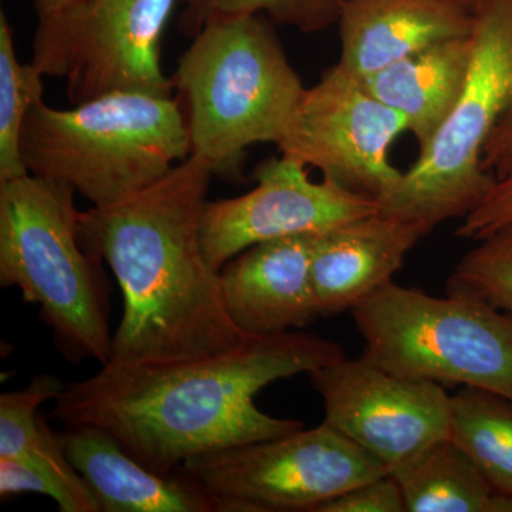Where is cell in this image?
<instances>
[{"instance_id":"obj_1","label":"cell","mask_w":512,"mask_h":512,"mask_svg":"<svg viewBox=\"0 0 512 512\" xmlns=\"http://www.w3.org/2000/svg\"><path fill=\"white\" fill-rule=\"evenodd\" d=\"M343 357L339 343L292 330L184 362L110 360L64 387L50 417L64 427H100L143 466L171 476L192 457L303 429L301 421L259 410L256 394Z\"/></svg>"},{"instance_id":"obj_2","label":"cell","mask_w":512,"mask_h":512,"mask_svg":"<svg viewBox=\"0 0 512 512\" xmlns=\"http://www.w3.org/2000/svg\"><path fill=\"white\" fill-rule=\"evenodd\" d=\"M212 175L191 154L127 200L80 211L83 247L109 264L123 293L111 360L165 365L220 355L249 339L229 316L220 272L202 248Z\"/></svg>"},{"instance_id":"obj_3","label":"cell","mask_w":512,"mask_h":512,"mask_svg":"<svg viewBox=\"0 0 512 512\" xmlns=\"http://www.w3.org/2000/svg\"><path fill=\"white\" fill-rule=\"evenodd\" d=\"M264 15L217 20L191 39L171 79L191 154L241 177L247 148L284 138L306 87Z\"/></svg>"},{"instance_id":"obj_4","label":"cell","mask_w":512,"mask_h":512,"mask_svg":"<svg viewBox=\"0 0 512 512\" xmlns=\"http://www.w3.org/2000/svg\"><path fill=\"white\" fill-rule=\"evenodd\" d=\"M20 153L29 174L69 185L101 208L157 183L191 156V143L174 96L120 92L72 109L36 104Z\"/></svg>"},{"instance_id":"obj_5","label":"cell","mask_w":512,"mask_h":512,"mask_svg":"<svg viewBox=\"0 0 512 512\" xmlns=\"http://www.w3.org/2000/svg\"><path fill=\"white\" fill-rule=\"evenodd\" d=\"M76 191L26 174L0 183V285L19 288L72 362L113 359L103 261L83 247Z\"/></svg>"},{"instance_id":"obj_6","label":"cell","mask_w":512,"mask_h":512,"mask_svg":"<svg viewBox=\"0 0 512 512\" xmlns=\"http://www.w3.org/2000/svg\"><path fill=\"white\" fill-rule=\"evenodd\" d=\"M473 15V52L456 107L399 184L377 200L380 214L413 222L427 235L467 217L491 190L484 147L512 110V0H484Z\"/></svg>"},{"instance_id":"obj_7","label":"cell","mask_w":512,"mask_h":512,"mask_svg":"<svg viewBox=\"0 0 512 512\" xmlns=\"http://www.w3.org/2000/svg\"><path fill=\"white\" fill-rule=\"evenodd\" d=\"M352 316L365 339L362 356L387 372L512 400V316L490 303L390 282Z\"/></svg>"},{"instance_id":"obj_8","label":"cell","mask_w":512,"mask_h":512,"mask_svg":"<svg viewBox=\"0 0 512 512\" xmlns=\"http://www.w3.org/2000/svg\"><path fill=\"white\" fill-rule=\"evenodd\" d=\"M177 0H69L37 16L33 66L63 79L72 106L111 93L173 97L161 39Z\"/></svg>"},{"instance_id":"obj_9","label":"cell","mask_w":512,"mask_h":512,"mask_svg":"<svg viewBox=\"0 0 512 512\" xmlns=\"http://www.w3.org/2000/svg\"><path fill=\"white\" fill-rule=\"evenodd\" d=\"M180 471L217 500L220 512H316L357 485L389 474L326 421L192 457Z\"/></svg>"},{"instance_id":"obj_10","label":"cell","mask_w":512,"mask_h":512,"mask_svg":"<svg viewBox=\"0 0 512 512\" xmlns=\"http://www.w3.org/2000/svg\"><path fill=\"white\" fill-rule=\"evenodd\" d=\"M404 131L403 114L336 64L305 90L276 147L281 156L318 168L325 180L377 201L402 178L389 151Z\"/></svg>"},{"instance_id":"obj_11","label":"cell","mask_w":512,"mask_h":512,"mask_svg":"<svg viewBox=\"0 0 512 512\" xmlns=\"http://www.w3.org/2000/svg\"><path fill=\"white\" fill-rule=\"evenodd\" d=\"M326 423L393 470L450 434L451 396L439 383L393 375L360 356L309 373Z\"/></svg>"},{"instance_id":"obj_12","label":"cell","mask_w":512,"mask_h":512,"mask_svg":"<svg viewBox=\"0 0 512 512\" xmlns=\"http://www.w3.org/2000/svg\"><path fill=\"white\" fill-rule=\"evenodd\" d=\"M254 178L256 187L247 194L205 205L202 248L215 271L259 242L322 234L379 212L373 198L325 178L313 183L305 165L292 158H269L256 167Z\"/></svg>"},{"instance_id":"obj_13","label":"cell","mask_w":512,"mask_h":512,"mask_svg":"<svg viewBox=\"0 0 512 512\" xmlns=\"http://www.w3.org/2000/svg\"><path fill=\"white\" fill-rule=\"evenodd\" d=\"M318 235L259 242L222 266L225 306L249 338L301 330L319 318L312 284Z\"/></svg>"},{"instance_id":"obj_14","label":"cell","mask_w":512,"mask_h":512,"mask_svg":"<svg viewBox=\"0 0 512 512\" xmlns=\"http://www.w3.org/2000/svg\"><path fill=\"white\" fill-rule=\"evenodd\" d=\"M339 67L363 80L437 43L468 37L473 12L451 0H343Z\"/></svg>"},{"instance_id":"obj_15","label":"cell","mask_w":512,"mask_h":512,"mask_svg":"<svg viewBox=\"0 0 512 512\" xmlns=\"http://www.w3.org/2000/svg\"><path fill=\"white\" fill-rule=\"evenodd\" d=\"M426 231L389 215H366L322 232L312 258V284L320 316L352 311L393 282Z\"/></svg>"},{"instance_id":"obj_16","label":"cell","mask_w":512,"mask_h":512,"mask_svg":"<svg viewBox=\"0 0 512 512\" xmlns=\"http://www.w3.org/2000/svg\"><path fill=\"white\" fill-rule=\"evenodd\" d=\"M59 439L100 512H220L217 500L183 471L154 473L100 427H66Z\"/></svg>"},{"instance_id":"obj_17","label":"cell","mask_w":512,"mask_h":512,"mask_svg":"<svg viewBox=\"0 0 512 512\" xmlns=\"http://www.w3.org/2000/svg\"><path fill=\"white\" fill-rule=\"evenodd\" d=\"M471 35L427 47L360 80L376 99L406 117L419 153L456 107L471 62Z\"/></svg>"},{"instance_id":"obj_18","label":"cell","mask_w":512,"mask_h":512,"mask_svg":"<svg viewBox=\"0 0 512 512\" xmlns=\"http://www.w3.org/2000/svg\"><path fill=\"white\" fill-rule=\"evenodd\" d=\"M390 474L403 491L407 512H491L495 491L451 439L424 448Z\"/></svg>"},{"instance_id":"obj_19","label":"cell","mask_w":512,"mask_h":512,"mask_svg":"<svg viewBox=\"0 0 512 512\" xmlns=\"http://www.w3.org/2000/svg\"><path fill=\"white\" fill-rule=\"evenodd\" d=\"M64 387L56 376L39 375L26 389L0 396V457L23 461L80 493L93 495L64 453L59 433L37 413L47 400H56Z\"/></svg>"},{"instance_id":"obj_20","label":"cell","mask_w":512,"mask_h":512,"mask_svg":"<svg viewBox=\"0 0 512 512\" xmlns=\"http://www.w3.org/2000/svg\"><path fill=\"white\" fill-rule=\"evenodd\" d=\"M491 488L512 495V400L463 387L451 396L450 434Z\"/></svg>"},{"instance_id":"obj_21","label":"cell","mask_w":512,"mask_h":512,"mask_svg":"<svg viewBox=\"0 0 512 512\" xmlns=\"http://www.w3.org/2000/svg\"><path fill=\"white\" fill-rule=\"evenodd\" d=\"M43 74L16 55L8 16L0 13V183L29 174L20 153L23 126L43 101Z\"/></svg>"},{"instance_id":"obj_22","label":"cell","mask_w":512,"mask_h":512,"mask_svg":"<svg viewBox=\"0 0 512 512\" xmlns=\"http://www.w3.org/2000/svg\"><path fill=\"white\" fill-rule=\"evenodd\" d=\"M180 29L194 39L205 26L237 16L264 15L272 23L319 32L338 23L343 0H181Z\"/></svg>"},{"instance_id":"obj_23","label":"cell","mask_w":512,"mask_h":512,"mask_svg":"<svg viewBox=\"0 0 512 512\" xmlns=\"http://www.w3.org/2000/svg\"><path fill=\"white\" fill-rule=\"evenodd\" d=\"M477 242L448 278L447 293L473 296L512 316V221Z\"/></svg>"},{"instance_id":"obj_24","label":"cell","mask_w":512,"mask_h":512,"mask_svg":"<svg viewBox=\"0 0 512 512\" xmlns=\"http://www.w3.org/2000/svg\"><path fill=\"white\" fill-rule=\"evenodd\" d=\"M39 494L52 498L62 512H100L92 494L80 493L35 466L0 457V495Z\"/></svg>"},{"instance_id":"obj_25","label":"cell","mask_w":512,"mask_h":512,"mask_svg":"<svg viewBox=\"0 0 512 512\" xmlns=\"http://www.w3.org/2000/svg\"><path fill=\"white\" fill-rule=\"evenodd\" d=\"M316 512H407L403 491L392 474L357 485Z\"/></svg>"},{"instance_id":"obj_26","label":"cell","mask_w":512,"mask_h":512,"mask_svg":"<svg viewBox=\"0 0 512 512\" xmlns=\"http://www.w3.org/2000/svg\"><path fill=\"white\" fill-rule=\"evenodd\" d=\"M512 221V170L495 180L483 201L464 217L457 237L480 241Z\"/></svg>"},{"instance_id":"obj_27","label":"cell","mask_w":512,"mask_h":512,"mask_svg":"<svg viewBox=\"0 0 512 512\" xmlns=\"http://www.w3.org/2000/svg\"><path fill=\"white\" fill-rule=\"evenodd\" d=\"M483 167L495 180L512 170V110L488 138L483 151Z\"/></svg>"},{"instance_id":"obj_28","label":"cell","mask_w":512,"mask_h":512,"mask_svg":"<svg viewBox=\"0 0 512 512\" xmlns=\"http://www.w3.org/2000/svg\"><path fill=\"white\" fill-rule=\"evenodd\" d=\"M67 2H69V0H35L37 16L52 12V10L60 8V6H63L64 3Z\"/></svg>"},{"instance_id":"obj_29","label":"cell","mask_w":512,"mask_h":512,"mask_svg":"<svg viewBox=\"0 0 512 512\" xmlns=\"http://www.w3.org/2000/svg\"><path fill=\"white\" fill-rule=\"evenodd\" d=\"M451 2L458 3V5L470 10V12H474L484 0H451Z\"/></svg>"}]
</instances>
